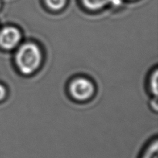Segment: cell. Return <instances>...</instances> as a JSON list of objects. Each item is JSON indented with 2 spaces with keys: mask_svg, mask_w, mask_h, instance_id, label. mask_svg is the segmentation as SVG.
<instances>
[{
  "mask_svg": "<svg viewBox=\"0 0 158 158\" xmlns=\"http://www.w3.org/2000/svg\"><path fill=\"white\" fill-rule=\"evenodd\" d=\"M17 66L23 73L31 74L41 64L42 53L34 43H26L19 48L15 56Z\"/></svg>",
  "mask_w": 158,
  "mask_h": 158,
  "instance_id": "1",
  "label": "cell"
},
{
  "mask_svg": "<svg viewBox=\"0 0 158 158\" xmlns=\"http://www.w3.org/2000/svg\"><path fill=\"white\" fill-rule=\"evenodd\" d=\"M94 86L89 80L79 78L74 80L70 85L71 95L79 100H85L92 97Z\"/></svg>",
  "mask_w": 158,
  "mask_h": 158,
  "instance_id": "2",
  "label": "cell"
},
{
  "mask_svg": "<svg viewBox=\"0 0 158 158\" xmlns=\"http://www.w3.org/2000/svg\"><path fill=\"white\" fill-rule=\"evenodd\" d=\"M21 40V33L16 28L6 27L0 32V46L6 49L15 48Z\"/></svg>",
  "mask_w": 158,
  "mask_h": 158,
  "instance_id": "3",
  "label": "cell"
},
{
  "mask_svg": "<svg viewBox=\"0 0 158 158\" xmlns=\"http://www.w3.org/2000/svg\"><path fill=\"white\" fill-rule=\"evenodd\" d=\"M112 1L113 0H83L85 6L91 10H97L103 8L107 4L112 2Z\"/></svg>",
  "mask_w": 158,
  "mask_h": 158,
  "instance_id": "4",
  "label": "cell"
},
{
  "mask_svg": "<svg viewBox=\"0 0 158 158\" xmlns=\"http://www.w3.org/2000/svg\"><path fill=\"white\" fill-rule=\"evenodd\" d=\"M142 158H158V143L157 141L154 142L145 151Z\"/></svg>",
  "mask_w": 158,
  "mask_h": 158,
  "instance_id": "5",
  "label": "cell"
},
{
  "mask_svg": "<svg viewBox=\"0 0 158 158\" xmlns=\"http://www.w3.org/2000/svg\"><path fill=\"white\" fill-rule=\"evenodd\" d=\"M66 0H46V3L50 9L60 10L65 6Z\"/></svg>",
  "mask_w": 158,
  "mask_h": 158,
  "instance_id": "6",
  "label": "cell"
},
{
  "mask_svg": "<svg viewBox=\"0 0 158 158\" xmlns=\"http://www.w3.org/2000/svg\"><path fill=\"white\" fill-rule=\"evenodd\" d=\"M157 77H158V73L157 70H155L154 72V76L151 78V88H152V90L154 92V94H157Z\"/></svg>",
  "mask_w": 158,
  "mask_h": 158,
  "instance_id": "7",
  "label": "cell"
},
{
  "mask_svg": "<svg viewBox=\"0 0 158 158\" xmlns=\"http://www.w3.org/2000/svg\"><path fill=\"white\" fill-rule=\"evenodd\" d=\"M6 88H5L2 85L0 84V100H2L5 97H6Z\"/></svg>",
  "mask_w": 158,
  "mask_h": 158,
  "instance_id": "8",
  "label": "cell"
}]
</instances>
